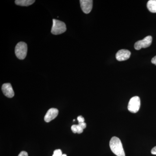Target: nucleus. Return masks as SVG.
<instances>
[{
	"instance_id": "1",
	"label": "nucleus",
	"mask_w": 156,
	"mask_h": 156,
	"mask_svg": "<svg viewBox=\"0 0 156 156\" xmlns=\"http://www.w3.org/2000/svg\"><path fill=\"white\" fill-rule=\"evenodd\" d=\"M110 147L113 153L117 156H126L122 144L119 138L113 136L109 143Z\"/></svg>"
},
{
	"instance_id": "2",
	"label": "nucleus",
	"mask_w": 156,
	"mask_h": 156,
	"mask_svg": "<svg viewBox=\"0 0 156 156\" xmlns=\"http://www.w3.org/2000/svg\"><path fill=\"white\" fill-rule=\"evenodd\" d=\"M53 21L51 33L54 35L60 34L66 30V25L64 22L56 19H53Z\"/></svg>"
},
{
	"instance_id": "3",
	"label": "nucleus",
	"mask_w": 156,
	"mask_h": 156,
	"mask_svg": "<svg viewBox=\"0 0 156 156\" xmlns=\"http://www.w3.org/2000/svg\"><path fill=\"white\" fill-rule=\"evenodd\" d=\"M27 44L24 42H19L15 47V54L17 58L20 60H23L25 58L27 54Z\"/></svg>"
},
{
	"instance_id": "4",
	"label": "nucleus",
	"mask_w": 156,
	"mask_h": 156,
	"mask_svg": "<svg viewBox=\"0 0 156 156\" xmlns=\"http://www.w3.org/2000/svg\"><path fill=\"white\" fill-rule=\"evenodd\" d=\"M140 106V98L138 96H134L129 101L128 109L131 112L135 113L139 111Z\"/></svg>"
},
{
	"instance_id": "5",
	"label": "nucleus",
	"mask_w": 156,
	"mask_h": 156,
	"mask_svg": "<svg viewBox=\"0 0 156 156\" xmlns=\"http://www.w3.org/2000/svg\"><path fill=\"white\" fill-rule=\"evenodd\" d=\"M152 42V37L151 36H148L140 41L135 43L134 47L135 50H140L141 48H146L150 47Z\"/></svg>"
},
{
	"instance_id": "6",
	"label": "nucleus",
	"mask_w": 156,
	"mask_h": 156,
	"mask_svg": "<svg viewBox=\"0 0 156 156\" xmlns=\"http://www.w3.org/2000/svg\"><path fill=\"white\" fill-rule=\"evenodd\" d=\"M80 3L82 11L85 14H89L92 11L93 4L92 0H80Z\"/></svg>"
},
{
	"instance_id": "7",
	"label": "nucleus",
	"mask_w": 156,
	"mask_h": 156,
	"mask_svg": "<svg viewBox=\"0 0 156 156\" xmlns=\"http://www.w3.org/2000/svg\"><path fill=\"white\" fill-rule=\"evenodd\" d=\"M131 54V52L128 50H121L117 52L116 58L119 61H125L130 58Z\"/></svg>"
},
{
	"instance_id": "8",
	"label": "nucleus",
	"mask_w": 156,
	"mask_h": 156,
	"mask_svg": "<svg viewBox=\"0 0 156 156\" xmlns=\"http://www.w3.org/2000/svg\"><path fill=\"white\" fill-rule=\"evenodd\" d=\"M2 89L3 93L6 97L9 98L14 97V92L11 84L7 83L3 84Z\"/></svg>"
},
{
	"instance_id": "9",
	"label": "nucleus",
	"mask_w": 156,
	"mask_h": 156,
	"mask_svg": "<svg viewBox=\"0 0 156 156\" xmlns=\"http://www.w3.org/2000/svg\"><path fill=\"white\" fill-rule=\"evenodd\" d=\"M58 110L55 108L50 109L47 112L44 117V120L47 122H49L57 117L58 115Z\"/></svg>"
},
{
	"instance_id": "10",
	"label": "nucleus",
	"mask_w": 156,
	"mask_h": 156,
	"mask_svg": "<svg viewBox=\"0 0 156 156\" xmlns=\"http://www.w3.org/2000/svg\"><path fill=\"white\" fill-rule=\"evenodd\" d=\"M35 2L34 0H16L15 3L17 5L29 6L32 5Z\"/></svg>"
},
{
	"instance_id": "11",
	"label": "nucleus",
	"mask_w": 156,
	"mask_h": 156,
	"mask_svg": "<svg viewBox=\"0 0 156 156\" xmlns=\"http://www.w3.org/2000/svg\"><path fill=\"white\" fill-rule=\"evenodd\" d=\"M147 8L152 13H156V0H150L147 3Z\"/></svg>"
},
{
	"instance_id": "12",
	"label": "nucleus",
	"mask_w": 156,
	"mask_h": 156,
	"mask_svg": "<svg viewBox=\"0 0 156 156\" xmlns=\"http://www.w3.org/2000/svg\"><path fill=\"white\" fill-rule=\"evenodd\" d=\"M71 130L74 133L81 134L83 133V129L79 125H74L72 126Z\"/></svg>"
},
{
	"instance_id": "13",
	"label": "nucleus",
	"mask_w": 156,
	"mask_h": 156,
	"mask_svg": "<svg viewBox=\"0 0 156 156\" xmlns=\"http://www.w3.org/2000/svg\"><path fill=\"white\" fill-rule=\"evenodd\" d=\"M62 152L61 150L57 149L54 151L52 156H62Z\"/></svg>"
},
{
	"instance_id": "14",
	"label": "nucleus",
	"mask_w": 156,
	"mask_h": 156,
	"mask_svg": "<svg viewBox=\"0 0 156 156\" xmlns=\"http://www.w3.org/2000/svg\"><path fill=\"white\" fill-rule=\"evenodd\" d=\"M77 120L79 123L84 122V121H85V119L82 116H79L78 117Z\"/></svg>"
},
{
	"instance_id": "15",
	"label": "nucleus",
	"mask_w": 156,
	"mask_h": 156,
	"mask_svg": "<svg viewBox=\"0 0 156 156\" xmlns=\"http://www.w3.org/2000/svg\"><path fill=\"white\" fill-rule=\"evenodd\" d=\"M18 156H28V155L27 152L23 151H21V152L19 154Z\"/></svg>"
},
{
	"instance_id": "16",
	"label": "nucleus",
	"mask_w": 156,
	"mask_h": 156,
	"mask_svg": "<svg viewBox=\"0 0 156 156\" xmlns=\"http://www.w3.org/2000/svg\"><path fill=\"white\" fill-rule=\"evenodd\" d=\"M78 125L80 126V127H82L83 129L86 128V127H87V124H86V123L84 122L79 123Z\"/></svg>"
},
{
	"instance_id": "17",
	"label": "nucleus",
	"mask_w": 156,
	"mask_h": 156,
	"mask_svg": "<svg viewBox=\"0 0 156 156\" xmlns=\"http://www.w3.org/2000/svg\"><path fill=\"white\" fill-rule=\"evenodd\" d=\"M151 153L154 155H156V146L153 148L152 149L151 151Z\"/></svg>"
},
{
	"instance_id": "18",
	"label": "nucleus",
	"mask_w": 156,
	"mask_h": 156,
	"mask_svg": "<svg viewBox=\"0 0 156 156\" xmlns=\"http://www.w3.org/2000/svg\"><path fill=\"white\" fill-rule=\"evenodd\" d=\"M151 62L153 64L155 65H156V56L153 57L152 59Z\"/></svg>"
},
{
	"instance_id": "19",
	"label": "nucleus",
	"mask_w": 156,
	"mask_h": 156,
	"mask_svg": "<svg viewBox=\"0 0 156 156\" xmlns=\"http://www.w3.org/2000/svg\"><path fill=\"white\" fill-rule=\"evenodd\" d=\"M62 156H67L66 154H62Z\"/></svg>"
}]
</instances>
